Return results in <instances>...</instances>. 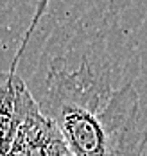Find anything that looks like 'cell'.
<instances>
[{
    "label": "cell",
    "instance_id": "1",
    "mask_svg": "<svg viewBox=\"0 0 147 156\" xmlns=\"http://www.w3.org/2000/svg\"><path fill=\"white\" fill-rule=\"evenodd\" d=\"M38 104L58 126L70 156H145L136 88L131 83L113 88L88 59L74 70L50 65Z\"/></svg>",
    "mask_w": 147,
    "mask_h": 156
},
{
    "label": "cell",
    "instance_id": "2",
    "mask_svg": "<svg viewBox=\"0 0 147 156\" xmlns=\"http://www.w3.org/2000/svg\"><path fill=\"white\" fill-rule=\"evenodd\" d=\"M9 156H70L58 126L43 115L36 99L18 126Z\"/></svg>",
    "mask_w": 147,
    "mask_h": 156
}]
</instances>
